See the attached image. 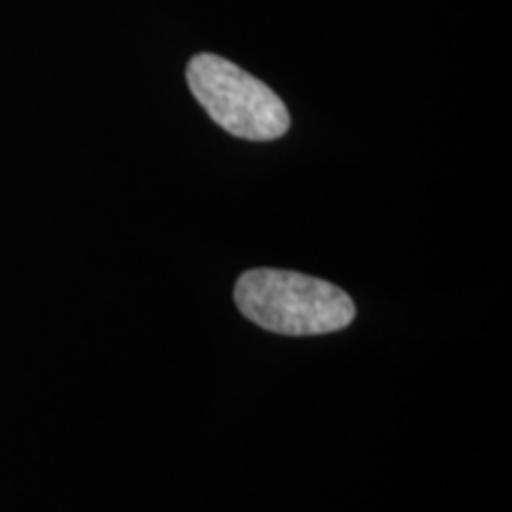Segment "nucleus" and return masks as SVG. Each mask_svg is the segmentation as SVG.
Instances as JSON below:
<instances>
[{"mask_svg": "<svg viewBox=\"0 0 512 512\" xmlns=\"http://www.w3.org/2000/svg\"><path fill=\"white\" fill-rule=\"evenodd\" d=\"M188 86L211 121L242 140L283 138L290 128V112L275 91L219 55H195L188 64Z\"/></svg>", "mask_w": 512, "mask_h": 512, "instance_id": "obj_2", "label": "nucleus"}, {"mask_svg": "<svg viewBox=\"0 0 512 512\" xmlns=\"http://www.w3.org/2000/svg\"><path fill=\"white\" fill-rule=\"evenodd\" d=\"M242 316L275 335L311 337L349 328L356 304L342 287L280 268H252L235 283Z\"/></svg>", "mask_w": 512, "mask_h": 512, "instance_id": "obj_1", "label": "nucleus"}]
</instances>
